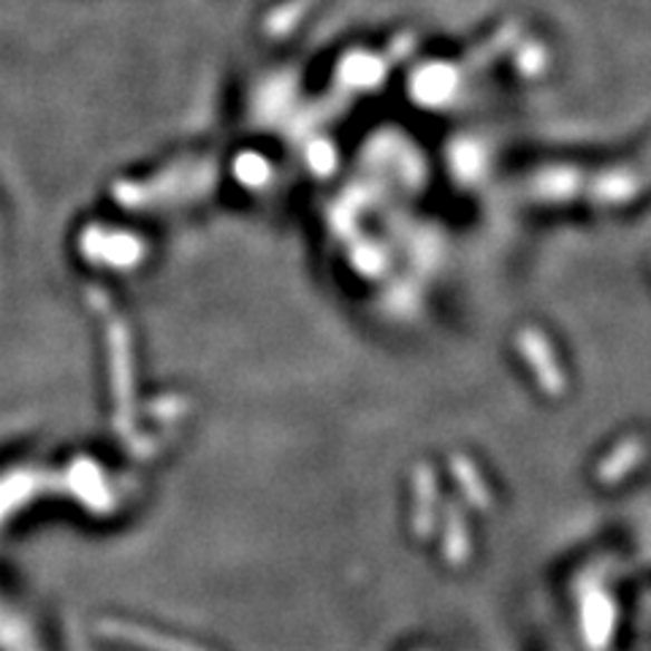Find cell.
Here are the masks:
<instances>
[{
    "mask_svg": "<svg viewBox=\"0 0 651 651\" xmlns=\"http://www.w3.org/2000/svg\"><path fill=\"white\" fill-rule=\"evenodd\" d=\"M613 630V605L603 592L590 594L584 603V635L592 649H603L611 641Z\"/></svg>",
    "mask_w": 651,
    "mask_h": 651,
    "instance_id": "6da1fadb",
    "label": "cell"
},
{
    "mask_svg": "<svg viewBox=\"0 0 651 651\" xmlns=\"http://www.w3.org/2000/svg\"><path fill=\"white\" fill-rule=\"evenodd\" d=\"M446 556L448 562H465L469 556V537H467V529L465 524H461V518L456 516V522L450 518L448 522V532H446Z\"/></svg>",
    "mask_w": 651,
    "mask_h": 651,
    "instance_id": "7a4b0ae2",
    "label": "cell"
}]
</instances>
